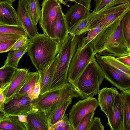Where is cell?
Masks as SVG:
<instances>
[{"instance_id": "6da1fadb", "label": "cell", "mask_w": 130, "mask_h": 130, "mask_svg": "<svg viewBox=\"0 0 130 130\" xmlns=\"http://www.w3.org/2000/svg\"><path fill=\"white\" fill-rule=\"evenodd\" d=\"M123 17L101 30L92 40L95 54L116 58L130 55L123 31Z\"/></svg>"}, {"instance_id": "7a4b0ae2", "label": "cell", "mask_w": 130, "mask_h": 130, "mask_svg": "<svg viewBox=\"0 0 130 130\" xmlns=\"http://www.w3.org/2000/svg\"><path fill=\"white\" fill-rule=\"evenodd\" d=\"M62 44L43 33H38L30 39L27 55L39 73L56 57Z\"/></svg>"}, {"instance_id": "3957f363", "label": "cell", "mask_w": 130, "mask_h": 130, "mask_svg": "<svg viewBox=\"0 0 130 130\" xmlns=\"http://www.w3.org/2000/svg\"><path fill=\"white\" fill-rule=\"evenodd\" d=\"M79 35L69 34L62 43L58 53L57 64L48 90L58 88L68 83V71L71 59L77 48Z\"/></svg>"}, {"instance_id": "277c9868", "label": "cell", "mask_w": 130, "mask_h": 130, "mask_svg": "<svg viewBox=\"0 0 130 130\" xmlns=\"http://www.w3.org/2000/svg\"><path fill=\"white\" fill-rule=\"evenodd\" d=\"M104 79V75L94 56L73 87L79 93L81 99L93 97L98 93Z\"/></svg>"}, {"instance_id": "5b68a950", "label": "cell", "mask_w": 130, "mask_h": 130, "mask_svg": "<svg viewBox=\"0 0 130 130\" xmlns=\"http://www.w3.org/2000/svg\"><path fill=\"white\" fill-rule=\"evenodd\" d=\"M87 32L79 35L76 50L71 60L68 72V82L73 87L80 76L95 55L92 40L88 42Z\"/></svg>"}, {"instance_id": "8992f818", "label": "cell", "mask_w": 130, "mask_h": 130, "mask_svg": "<svg viewBox=\"0 0 130 130\" xmlns=\"http://www.w3.org/2000/svg\"><path fill=\"white\" fill-rule=\"evenodd\" d=\"M130 11V2L112 6L109 4L97 12L90 13L88 17L87 31L98 26L101 30L123 17Z\"/></svg>"}, {"instance_id": "52a82bcc", "label": "cell", "mask_w": 130, "mask_h": 130, "mask_svg": "<svg viewBox=\"0 0 130 130\" xmlns=\"http://www.w3.org/2000/svg\"><path fill=\"white\" fill-rule=\"evenodd\" d=\"M80 95L69 83L41 94L33 101L32 110H45L53 104L69 98H78Z\"/></svg>"}, {"instance_id": "ba28073f", "label": "cell", "mask_w": 130, "mask_h": 130, "mask_svg": "<svg viewBox=\"0 0 130 130\" xmlns=\"http://www.w3.org/2000/svg\"><path fill=\"white\" fill-rule=\"evenodd\" d=\"M41 6L39 21L40 27L43 34L55 39V21L58 13L62 10L61 5L57 0H43Z\"/></svg>"}, {"instance_id": "9c48e42d", "label": "cell", "mask_w": 130, "mask_h": 130, "mask_svg": "<svg viewBox=\"0 0 130 130\" xmlns=\"http://www.w3.org/2000/svg\"><path fill=\"white\" fill-rule=\"evenodd\" d=\"M98 106V100L93 97L80 100L73 105L68 116L73 130H76L83 117L91 112L95 111Z\"/></svg>"}, {"instance_id": "30bf717a", "label": "cell", "mask_w": 130, "mask_h": 130, "mask_svg": "<svg viewBox=\"0 0 130 130\" xmlns=\"http://www.w3.org/2000/svg\"><path fill=\"white\" fill-rule=\"evenodd\" d=\"M95 58L101 67L106 80L121 91L130 89V78L120 74L98 54L95 55Z\"/></svg>"}, {"instance_id": "8fae6325", "label": "cell", "mask_w": 130, "mask_h": 130, "mask_svg": "<svg viewBox=\"0 0 130 130\" xmlns=\"http://www.w3.org/2000/svg\"><path fill=\"white\" fill-rule=\"evenodd\" d=\"M123 94L121 92L115 97L105 114L107 124L111 130H123Z\"/></svg>"}, {"instance_id": "7c38bea8", "label": "cell", "mask_w": 130, "mask_h": 130, "mask_svg": "<svg viewBox=\"0 0 130 130\" xmlns=\"http://www.w3.org/2000/svg\"><path fill=\"white\" fill-rule=\"evenodd\" d=\"M91 0L75 3L68 9L65 14L68 30L90 14Z\"/></svg>"}, {"instance_id": "4fadbf2b", "label": "cell", "mask_w": 130, "mask_h": 130, "mask_svg": "<svg viewBox=\"0 0 130 130\" xmlns=\"http://www.w3.org/2000/svg\"><path fill=\"white\" fill-rule=\"evenodd\" d=\"M34 101L28 96L13 98L4 104L3 110L6 116L26 115L32 110Z\"/></svg>"}, {"instance_id": "5bb4252c", "label": "cell", "mask_w": 130, "mask_h": 130, "mask_svg": "<svg viewBox=\"0 0 130 130\" xmlns=\"http://www.w3.org/2000/svg\"><path fill=\"white\" fill-rule=\"evenodd\" d=\"M17 10L18 22L23 28L30 39H31L38 33L37 26L34 23L28 12L24 0L18 1Z\"/></svg>"}, {"instance_id": "9a60e30c", "label": "cell", "mask_w": 130, "mask_h": 130, "mask_svg": "<svg viewBox=\"0 0 130 130\" xmlns=\"http://www.w3.org/2000/svg\"><path fill=\"white\" fill-rule=\"evenodd\" d=\"M26 116L27 130H49L50 126L45 110H32Z\"/></svg>"}, {"instance_id": "2e32d148", "label": "cell", "mask_w": 130, "mask_h": 130, "mask_svg": "<svg viewBox=\"0 0 130 130\" xmlns=\"http://www.w3.org/2000/svg\"><path fill=\"white\" fill-rule=\"evenodd\" d=\"M29 71L27 69L15 68L10 84L2 91L5 97V104L13 98L22 85Z\"/></svg>"}, {"instance_id": "e0dca14e", "label": "cell", "mask_w": 130, "mask_h": 130, "mask_svg": "<svg viewBox=\"0 0 130 130\" xmlns=\"http://www.w3.org/2000/svg\"><path fill=\"white\" fill-rule=\"evenodd\" d=\"M72 100L69 98L56 102L45 110L50 127L62 119L67 107L71 104Z\"/></svg>"}, {"instance_id": "ac0fdd59", "label": "cell", "mask_w": 130, "mask_h": 130, "mask_svg": "<svg viewBox=\"0 0 130 130\" xmlns=\"http://www.w3.org/2000/svg\"><path fill=\"white\" fill-rule=\"evenodd\" d=\"M58 57V53L47 66L39 73L40 94H41L48 90L54 71L57 64Z\"/></svg>"}, {"instance_id": "d6986e66", "label": "cell", "mask_w": 130, "mask_h": 130, "mask_svg": "<svg viewBox=\"0 0 130 130\" xmlns=\"http://www.w3.org/2000/svg\"><path fill=\"white\" fill-rule=\"evenodd\" d=\"M119 92L113 87H105L99 90L98 93V102L101 110L105 114L115 96Z\"/></svg>"}, {"instance_id": "ffe728a7", "label": "cell", "mask_w": 130, "mask_h": 130, "mask_svg": "<svg viewBox=\"0 0 130 130\" xmlns=\"http://www.w3.org/2000/svg\"><path fill=\"white\" fill-rule=\"evenodd\" d=\"M0 24L20 25L18 21L17 12L12 4L7 3H0Z\"/></svg>"}, {"instance_id": "44dd1931", "label": "cell", "mask_w": 130, "mask_h": 130, "mask_svg": "<svg viewBox=\"0 0 130 130\" xmlns=\"http://www.w3.org/2000/svg\"><path fill=\"white\" fill-rule=\"evenodd\" d=\"M54 32L55 39L61 43L68 35L65 14L62 10L59 12L56 17Z\"/></svg>"}, {"instance_id": "7402d4cb", "label": "cell", "mask_w": 130, "mask_h": 130, "mask_svg": "<svg viewBox=\"0 0 130 130\" xmlns=\"http://www.w3.org/2000/svg\"><path fill=\"white\" fill-rule=\"evenodd\" d=\"M39 80V75L38 71L34 72H29L22 85L13 98L28 96L27 92L36 84Z\"/></svg>"}, {"instance_id": "603a6c76", "label": "cell", "mask_w": 130, "mask_h": 130, "mask_svg": "<svg viewBox=\"0 0 130 130\" xmlns=\"http://www.w3.org/2000/svg\"><path fill=\"white\" fill-rule=\"evenodd\" d=\"M0 130H27L25 124L18 116H5L0 120Z\"/></svg>"}, {"instance_id": "cb8c5ba5", "label": "cell", "mask_w": 130, "mask_h": 130, "mask_svg": "<svg viewBox=\"0 0 130 130\" xmlns=\"http://www.w3.org/2000/svg\"><path fill=\"white\" fill-rule=\"evenodd\" d=\"M30 41H29L21 47L17 49L10 51L8 54L4 65L14 68H17L20 59L27 52Z\"/></svg>"}, {"instance_id": "d4e9b609", "label": "cell", "mask_w": 130, "mask_h": 130, "mask_svg": "<svg viewBox=\"0 0 130 130\" xmlns=\"http://www.w3.org/2000/svg\"><path fill=\"white\" fill-rule=\"evenodd\" d=\"M101 58L122 76L130 78V67L123 64L116 57L110 56H101Z\"/></svg>"}, {"instance_id": "484cf974", "label": "cell", "mask_w": 130, "mask_h": 130, "mask_svg": "<svg viewBox=\"0 0 130 130\" xmlns=\"http://www.w3.org/2000/svg\"><path fill=\"white\" fill-rule=\"evenodd\" d=\"M121 92L123 94V130H130V89Z\"/></svg>"}, {"instance_id": "4316f807", "label": "cell", "mask_w": 130, "mask_h": 130, "mask_svg": "<svg viewBox=\"0 0 130 130\" xmlns=\"http://www.w3.org/2000/svg\"><path fill=\"white\" fill-rule=\"evenodd\" d=\"M15 68L5 65L0 68V89L2 91L10 84Z\"/></svg>"}, {"instance_id": "83f0119b", "label": "cell", "mask_w": 130, "mask_h": 130, "mask_svg": "<svg viewBox=\"0 0 130 130\" xmlns=\"http://www.w3.org/2000/svg\"><path fill=\"white\" fill-rule=\"evenodd\" d=\"M28 12L35 25L37 26L40 19L41 13L39 0H24Z\"/></svg>"}, {"instance_id": "f1b7e54d", "label": "cell", "mask_w": 130, "mask_h": 130, "mask_svg": "<svg viewBox=\"0 0 130 130\" xmlns=\"http://www.w3.org/2000/svg\"><path fill=\"white\" fill-rule=\"evenodd\" d=\"M4 34L28 36L25 30L21 25H13L0 24V34Z\"/></svg>"}, {"instance_id": "f546056e", "label": "cell", "mask_w": 130, "mask_h": 130, "mask_svg": "<svg viewBox=\"0 0 130 130\" xmlns=\"http://www.w3.org/2000/svg\"><path fill=\"white\" fill-rule=\"evenodd\" d=\"M68 116V114H65L61 120L50 126L49 130H73Z\"/></svg>"}, {"instance_id": "4dcf8cb0", "label": "cell", "mask_w": 130, "mask_h": 130, "mask_svg": "<svg viewBox=\"0 0 130 130\" xmlns=\"http://www.w3.org/2000/svg\"><path fill=\"white\" fill-rule=\"evenodd\" d=\"M87 18L80 21L69 29L68 34L74 35H79L87 32Z\"/></svg>"}, {"instance_id": "1f68e13d", "label": "cell", "mask_w": 130, "mask_h": 130, "mask_svg": "<svg viewBox=\"0 0 130 130\" xmlns=\"http://www.w3.org/2000/svg\"><path fill=\"white\" fill-rule=\"evenodd\" d=\"M123 20L124 36L128 45L130 47V11L124 15Z\"/></svg>"}, {"instance_id": "d6a6232c", "label": "cell", "mask_w": 130, "mask_h": 130, "mask_svg": "<svg viewBox=\"0 0 130 130\" xmlns=\"http://www.w3.org/2000/svg\"><path fill=\"white\" fill-rule=\"evenodd\" d=\"M95 113V111L91 112L83 117L76 130H89Z\"/></svg>"}, {"instance_id": "836d02e7", "label": "cell", "mask_w": 130, "mask_h": 130, "mask_svg": "<svg viewBox=\"0 0 130 130\" xmlns=\"http://www.w3.org/2000/svg\"><path fill=\"white\" fill-rule=\"evenodd\" d=\"M18 39H10L0 42V53L10 51Z\"/></svg>"}, {"instance_id": "e575fe53", "label": "cell", "mask_w": 130, "mask_h": 130, "mask_svg": "<svg viewBox=\"0 0 130 130\" xmlns=\"http://www.w3.org/2000/svg\"><path fill=\"white\" fill-rule=\"evenodd\" d=\"M40 87L39 81L27 93L29 98L34 100L37 98L40 94Z\"/></svg>"}, {"instance_id": "d590c367", "label": "cell", "mask_w": 130, "mask_h": 130, "mask_svg": "<svg viewBox=\"0 0 130 130\" xmlns=\"http://www.w3.org/2000/svg\"><path fill=\"white\" fill-rule=\"evenodd\" d=\"M104 130V126L101 123L100 118L95 117L93 119L89 130Z\"/></svg>"}, {"instance_id": "8d00e7d4", "label": "cell", "mask_w": 130, "mask_h": 130, "mask_svg": "<svg viewBox=\"0 0 130 130\" xmlns=\"http://www.w3.org/2000/svg\"><path fill=\"white\" fill-rule=\"evenodd\" d=\"M114 0H97L94 11V12H97L112 2Z\"/></svg>"}, {"instance_id": "74e56055", "label": "cell", "mask_w": 130, "mask_h": 130, "mask_svg": "<svg viewBox=\"0 0 130 130\" xmlns=\"http://www.w3.org/2000/svg\"><path fill=\"white\" fill-rule=\"evenodd\" d=\"M30 41L27 36L22 37L18 39L10 49V51L18 49L24 45L27 42Z\"/></svg>"}, {"instance_id": "f35d334b", "label": "cell", "mask_w": 130, "mask_h": 130, "mask_svg": "<svg viewBox=\"0 0 130 130\" xmlns=\"http://www.w3.org/2000/svg\"><path fill=\"white\" fill-rule=\"evenodd\" d=\"M101 30V27L98 26L95 28L90 30L88 31L87 33L86 37L88 42L91 41Z\"/></svg>"}, {"instance_id": "ab89813d", "label": "cell", "mask_w": 130, "mask_h": 130, "mask_svg": "<svg viewBox=\"0 0 130 130\" xmlns=\"http://www.w3.org/2000/svg\"><path fill=\"white\" fill-rule=\"evenodd\" d=\"M23 36H25L13 34H0V42L10 39H18Z\"/></svg>"}, {"instance_id": "60d3db41", "label": "cell", "mask_w": 130, "mask_h": 130, "mask_svg": "<svg viewBox=\"0 0 130 130\" xmlns=\"http://www.w3.org/2000/svg\"><path fill=\"white\" fill-rule=\"evenodd\" d=\"M116 58L125 65L130 67V55H126Z\"/></svg>"}, {"instance_id": "b9f144b4", "label": "cell", "mask_w": 130, "mask_h": 130, "mask_svg": "<svg viewBox=\"0 0 130 130\" xmlns=\"http://www.w3.org/2000/svg\"><path fill=\"white\" fill-rule=\"evenodd\" d=\"M60 4H63L68 7L69 5H68L67 3L68 2H73L75 3H80L84 2L90 0H57Z\"/></svg>"}, {"instance_id": "7bdbcfd3", "label": "cell", "mask_w": 130, "mask_h": 130, "mask_svg": "<svg viewBox=\"0 0 130 130\" xmlns=\"http://www.w3.org/2000/svg\"><path fill=\"white\" fill-rule=\"evenodd\" d=\"M5 97L2 91L0 92V107L3 110L4 106Z\"/></svg>"}, {"instance_id": "ee69618b", "label": "cell", "mask_w": 130, "mask_h": 130, "mask_svg": "<svg viewBox=\"0 0 130 130\" xmlns=\"http://www.w3.org/2000/svg\"><path fill=\"white\" fill-rule=\"evenodd\" d=\"M6 116L5 114L4 110L0 107V120Z\"/></svg>"}, {"instance_id": "f6af8a7d", "label": "cell", "mask_w": 130, "mask_h": 130, "mask_svg": "<svg viewBox=\"0 0 130 130\" xmlns=\"http://www.w3.org/2000/svg\"><path fill=\"white\" fill-rule=\"evenodd\" d=\"M16 0H0V3H7L12 4V3Z\"/></svg>"}, {"instance_id": "bcb514c9", "label": "cell", "mask_w": 130, "mask_h": 130, "mask_svg": "<svg viewBox=\"0 0 130 130\" xmlns=\"http://www.w3.org/2000/svg\"><path fill=\"white\" fill-rule=\"evenodd\" d=\"M91 1L92 0H90ZM95 2H96L97 1V0H93Z\"/></svg>"}, {"instance_id": "7dc6e473", "label": "cell", "mask_w": 130, "mask_h": 130, "mask_svg": "<svg viewBox=\"0 0 130 130\" xmlns=\"http://www.w3.org/2000/svg\"><path fill=\"white\" fill-rule=\"evenodd\" d=\"M2 91L0 89V92H2Z\"/></svg>"}]
</instances>
